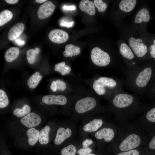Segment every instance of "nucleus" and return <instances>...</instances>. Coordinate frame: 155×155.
<instances>
[{
  "label": "nucleus",
  "mask_w": 155,
  "mask_h": 155,
  "mask_svg": "<svg viewBox=\"0 0 155 155\" xmlns=\"http://www.w3.org/2000/svg\"><path fill=\"white\" fill-rule=\"evenodd\" d=\"M121 70L125 77L126 86L137 94H142L151 79L152 68L137 67Z\"/></svg>",
  "instance_id": "nucleus-1"
},
{
  "label": "nucleus",
  "mask_w": 155,
  "mask_h": 155,
  "mask_svg": "<svg viewBox=\"0 0 155 155\" xmlns=\"http://www.w3.org/2000/svg\"><path fill=\"white\" fill-rule=\"evenodd\" d=\"M88 84L93 92L101 96L112 97L123 91V82L115 78L99 76L92 79Z\"/></svg>",
  "instance_id": "nucleus-2"
},
{
  "label": "nucleus",
  "mask_w": 155,
  "mask_h": 155,
  "mask_svg": "<svg viewBox=\"0 0 155 155\" xmlns=\"http://www.w3.org/2000/svg\"><path fill=\"white\" fill-rule=\"evenodd\" d=\"M92 93L88 91L87 95L82 97L76 102L74 106L75 111L83 114L93 109L96 106L97 101Z\"/></svg>",
  "instance_id": "nucleus-3"
},
{
  "label": "nucleus",
  "mask_w": 155,
  "mask_h": 155,
  "mask_svg": "<svg viewBox=\"0 0 155 155\" xmlns=\"http://www.w3.org/2000/svg\"><path fill=\"white\" fill-rule=\"evenodd\" d=\"M90 57L93 64L100 67L108 66L111 61L109 54L98 47H95L92 49Z\"/></svg>",
  "instance_id": "nucleus-4"
},
{
  "label": "nucleus",
  "mask_w": 155,
  "mask_h": 155,
  "mask_svg": "<svg viewBox=\"0 0 155 155\" xmlns=\"http://www.w3.org/2000/svg\"><path fill=\"white\" fill-rule=\"evenodd\" d=\"M135 96L125 92L124 91L117 93L112 97V103L116 108H126L133 103Z\"/></svg>",
  "instance_id": "nucleus-5"
},
{
  "label": "nucleus",
  "mask_w": 155,
  "mask_h": 155,
  "mask_svg": "<svg viewBox=\"0 0 155 155\" xmlns=\"http://www.w3.org/2000/svg\"><path fill=\"white\" fill-rule=\"evenodd\" d=\"M129 45L134 54L137 57L141 58L144 57L148 51L147 46L143 43L140 38L135 39L130 37L129 40Z\"/></svg>",
  "instance_id": "nucleus-6"
},
{
  "label": "nucleus",
  "mask_w": 155,
  "mask_h": 155,
  "mask_svg": "<svg viewBox=\"0 0 155 155\" xmlns=\"http://www.w3.org/2000/svg\"><path fill=\"white\" fill-rule=\"evenodd\" d=\"M140 142V138L138 135L135 134H130L121 142L119 148L122 151L131 150L138 147Z\"/></svg>",
  "instance_id": "nucleus-7"
},
{
  "label": "nucleus",
  "mask_w": 155,
  "mask_h": 155,
  "mask_svg": "<svg viewBox=\"0 0 155 155\" xmlns=\"http://www.w3.org/2000/svg\"><path fill=\"white\" fill-rule=\"evenodd\" d=\"M48 37L53 42L61 44L66 42L68 40L69 35L65 31L60 29H55L50 32Z\"/></svg>",
  "instance_id": "nucleus-8"
},
{
  "label": "nucleus",
  "mask_w": 155,
  "mask_h": 155,
  "mask_svg": "<svg viewBox=\"0 0 155 155\" xmlns=\"http://www.w3.org/2000/svg\"><path fill=\"white\" fill-rule=\"evenodd\" d=\"M55 6L51 1H47L41 5L37 12V16L40 19L48 18L54 11Z\"/></svg>",
  "instance_id": "nucleus-9"
},
{
  "label": "nucleus",
  "mask_w": 155,
  "mask_h": 155,
  "mask_svg": "<svg viewBox=\"0 0 155 155\" xmlns=\"http://www.w3.org/2000/svg\"><path fill=\"white\" fill-rule=\"evenodd\" d=\"M41 121L40 117L35 113H30L23 117L20 120L21 123L26 127L32 128L38 125Z\"/></svg>",
  "instance_id": "nucleus-10"
},
{
  "label": "nucleus",
  "mask_w": 155,
  "mask_h": 155,
  "mask_svg": "<svg viewBox=\"0 0 155 155\" xmlns=\"http://www.w3.org/2000/svg\"><path fill=\"white\" fill-rule=\"evenodd\" d=\"M42 101L44 103L48 105H65L67 102V99L63 95H49L44 96Z\"/></svg>",
  "instance_id": "nucleus-11"
},
{
  "label": "nucleus",
  "mask_w": 155,
  "mask_h": 155,
  "mask_svg": "<svg viewBox=\"0 0 155 155\" xmlns=\"http://www.w3.org/2000/svg\"><path fill=\"white\" fill-rule=\"evenodd\" d=\"M25 28L24 24L18 23L13 26L10 29L8 34V39L11 41L17 39L23 33Z\"/></svg>",
  "instance_id": "nucleus-12"
},
{
  "label": "nucleus",
  "mask_w": 155,
  "mask_h": 155,
  "mask_svg": "<svg viewBox=\"0 0 155 155\" xmlns=\"http://www.w3.org/2000/svg\"><path fill=\"white\" fill-rule=\"evenodd\" d=\"M71 134V130L69 128L66 129L62 127L59 128L54 140L55 143L57 145L60 144L69 137Z\"/></svg>",
  "instance_id": "nucleus-13"
},
{
  "label": "nucleus",
  "mask_w": 155,
  "mask_h": 155,
  "mask_svg": "<svg viewBox=\"0 0 155 155\" xmlns=\"http://www.w3.org/2000/svg\"><path fill=\"white\" fill-rule=\"evenodd\" d=\"M113 130L110 128H104L97 131L95 134V137L98 140L104 139L106 142L111 140L114 136Z\"/></svg>",
  "instance_id": "nucleus-14"
},
{
  "label": "nucleus",
  "mask_w": 155,
  "mask_h": 155,
  "mask_svg": "<svg viewBox=\"0 0 155 155\" xmlns=\"http://www.w3.org/2000/svg\"><path fill=\"white\" fill-rule=\"evenodd\" d=\"M95 6L94 2L89 0H82L79 5V8L82 11L90 16L95 14Z\"/></svg>",
  "instance_id": "nucleus-15"
},
{
  "label": "nucleus",
  "mask_w": 155,
  "mask_h": 155,
  "mask_svg": "<svg viewBox=\"0 0 155 155\" xmlns=\"http://www.w3.org/2000/svg\"><path fill=\"white\" fill-rule=\"evenodd\" d=\"M102 123L101 119H94L85 125L83 129L86 132H94L101 126Z\"/></svg>",
  "instance_id": "nucleus-16"
},
{
  "label": "nucleus",
  "mask_w": 155,
  "mask_h": 155,
  "mask_svg": "<svg viewBox=\"0 0 155 155\" xmlns=\"http://www.w3.org/2000/svg\"><path fill=\"white\" fill-rule=\"evenodd\" d=\"M81 53V49L78 46L71 44L65 46L63 55L66 57H71L78 55Z\"/></svg>",
  "instance_id": "nucleus-17"
},
{
  "label": "nucleus",
  "mask_w": 155,
  "mask_h": 155,
  "mask_svg": "<svg viewBox=\"0 0 155 155\" xmlns=\"http://www.w3.org/2000/svg\"><path fill=\"white\" fill-rule=\"evenodd\" d=\"M20 53V50L17 47H12L5 52L4 58L6 61L11 62L16 59Z\"/></svg>",
  "instance_id": "nucleus-18"
},
{
  "label": "nucleus",
  "mask_w": 155,
  "mask_h": 155,
  "mask_svg": "<svg viewBox=\"0 0 155 155\" xmlns=\"http://www.w3.org/2000/svg\"><path fill=\"white\" fill-rule=\"evenodd\" d=\"M26 134L28 136V144L31 146L34 145L38 140L40 132L34 128L29 129L26 131Z\"/></svg>",
  "instance_id": "nucleus-19"
},
{
  "label": "nucleus",
  "mask_w": 155,
  "mask_h": 155,
  "mask_svg": "<svg viewBox=\"0 0 155 155\" xmlns=\"http://www.w3.org/2000/svg\"><path fill=\"white\" fill-rule=\"evenodd\" d=\"M150 16L148 11L145 8L142 9L137 13L134 22L136 23L142 22H147L150 20Z\"/></svg>",
  "instance_id": "nucleus-20"
},
{
  "label": "nucleus",
  "mask_w": 155,
  "mask_h": 155,
  "mask_svg": "<svg viewBox=\"0 0 155 155\" xmlns=\"http://www.w3.org/2000/svg\"><path fill=\"white\" fill-rule=\"evenodd\" d=\"M54 70L59 73L62 75H70L72 71L70 66L66 65L65 61L56 64L55 65Z\"/></svg>",
  "instance_id": "nucleus-21"
},
{
  "label": "nucleus",
  "mask_w": 155,
  "mask_h": 155,
  "mask_svg": "<svg viewBox=\"0 0 155 155\" xmlns=\"http://www.w3.org/2000/svg\"><path fill=\"white\" fill-rule=\"evenodd\" d=\"M136 3L135 0H122L119 3V7L122 11L128 12L134 9Z\"/></svg>",
  "instance_id": "nucleus-22"
},
{
  "label": "nucleus",
  "mask_w": 155,
  "mask_h": 155,
  "mask_svg": "<svg viewBox=\"0 0 155 155\" xmlns=\"http://www.w3.org/2000/svg\"><path fill=\"white\" fill-rule=\"evenodd\" d=\"M119 51L123 57L128 59L132 60L135 57L134 54L130 48L125 43L121 44Z\"/></svg>",
  "instance_id": "nucleus-23"
},
{
  "label": "nucleus",
  "mask_w": 155,
  "mask_h": 155,
  "mask_svg": "<svg viewBox=\"0 0 155 155\" xmlns=\"http://www.w3.org/2000/svg\"><path fill=\"white\" fill-rule=\"evenodd\" d=\"M42 78V76L38 71L34 73L28 79L27 84L30 88H36Z\"/></svg>",
  "instance_id": "nucleus-24"
},
{
  "label": "nucleus",
  "mask_w": 155,
  "mask_h": 155,
  "mask_svg": "<svg viewBox=\"0 0 155 155\" xmlns=\"http://www.w3.org/2000/svg\"><path fill=\"white\" fill-rule=\"evenodd\" d=\"M50 127L46 125L42 128L40 132L38 141L41 144L46 145L49 141V133Z\"/></svg>",
  "instance_id": "nucleus-25"
},
{
  "label": "nucleus",
  "mask_w": 155,
  "mask_h": 155,
  "mask_svg": "<svg viewBox=\"0 0 155 155\" xmlns=\"http://www.w3.org/2000/svg\"><path fill=\"white\" fill-rule=\"evenodd\" d=\"M13 14L10 11L5 10L0 13V26H1L9 21L12 18Z\"/></svg>",
  "instance_id": "nucleus-26"
},
{
  "label": "nucleus",
  "mask_w": 155,
  "mask_h": 155,
  "mask_svg": "<svg viewBox=\"0 0 155 155\" xmlns=\"http://www.w3.org/2000/svg\"><path fill=\"white\" fill-rule=\"evenodd\" d=\"M31 110L30 106L28 105L25 104L21 109L16 108L13 111V113L14 115L16 116L17 117H21L30 113Z\"/></svg>",
  "instance_id": "nucleus-27"
},
{
  "label": "nucleus",
  "mask_w": 155,
  "mask_h": 155,
  "mask_svg": "<svg viewBox=\"0 0 155 155\" xmlns=\"http://www.w3.org/2000/svg\"><path fill=\"white\" fill-rule=\"evenodd\" d=\"M75 147L72 144H70L63 148L61 150L62 155H75L76 152Z\"/></svg>",
  "instance_id": "nucleus-28"
},
{
  "label": "nucleus",
  "mask_w": 155,
  "mask_h": 155,
  "mask_svg": "<svg viewBox=\"0 0 155 155\" xmlns=\"http://www.w3.org/2000/svg\"><path fill=\"white\" fill-rule=\"evenodd\" d=\"M9 103L8 97L5 92L2 89L0 90V108H3L7 107Z\"/></svg>",
  "instance_id": "nucleus-29"
},
{
  "label": "nucleus",
  "mask_w": 155,
  "mask_h": 155,
  "mask_svg": "<svg viewBox=\"0 0 155 155\" xmlns=\"http://www.w3.org/2000/svg\"><path fill=\"white\" fill-rule=\"evenodd\" d=\"M95 6L100 12L104 11L107 7V4L102 0H94Z\"/></svg>",
  "instance_id": "nucleus-30"
},
{
  "label": "nucleus",
  "mask_w": 155,
  "mask_h": 155,
  "mask_svg": "<svg viewBox=\"0 0 155 155\" xmlns=\"http://www.w3.org/2000/svg\"><path fill=\"white\" fill-rule=\"evenodd\" d=\"M36 55L34 49H30L27 51L26 58L29 63L32 64L34 63Z\"/></svg>",
  "instance_id": "nucleus-31"
},
{
  "label": "nucleus",
  "mask_w": 155,
  "mask_h": 155,
  "mask_svg": "<svg viewBox=\"0 0 155 155\" xmlns=\"http://www.w3.org/2000/svg\"><path fill=\"white\" fill-rule=\"evenodd\" d=\"M146 117L149 121L155 122V107L151 109L147 112Z\"/></svg>",
  "instance_id": "nucleus-32"
},
{
  "label": "nucleus",
  "mask_w": 155,
  "mask_h": 155,
  "mask_svg": "<svg viewBox=\"0 0 155 155\" xmlns=\"http://www.w3.org/2000/svg\"><path fill=\"white\" fill-rule=\"evenodd\" d=\"M92 149L89 148H82L79 149L77 151L78 155H88L92 152Z\"/></svg>",
  "instance_id": "nucleus-33"
},
{
  "label": "nucleus",
  "mask_w": 155,
  "mask_h": 155,
  "mask_svg": "<svg viewBox=\"0 0 155 155\" xmlns=\"http://www.w3.org/2000/svg\"><path fill=\"white\" fill-rule=\"evenodd\" d=\"M117 155H139V152L136 150H132L128 151L121 152Z\"/></svg>",
  "instance_id": "nucleus-34"
},
{
  "label": "nucleus",
  "mask_w": 155,
  "mask_h": 155,
  "mask_svg": "<svg viewBox=\"0 0 155 155\" xmlns=\"http://www.w3.org/2000/svg\"><path fill=\"white\" fill-rule=\"evenodd\" d=\"M93 141L90 139H87L84 140L82 143V145L84 148L88 147V146L92 144Z\"/></svg>",
  "instance_id": "nucleus-35"
},
{
  "label": "nucleus",
  "mask_w": 155,
  "mask_h": 155,
  "mask_svg": "<svg viewBox=\"0 0 155 155\" xmlns=\"http://www.w3.org/2000/svg\"><path fill=\"white\" fill-rule=\"evenodd\" d=\"M73 23V21L69 22H61L60 24V26H61L66 27L68 28L72 27Z\"/></svg>",
  "instance_id": "nucleus-36"
},
{
  "label": "nucleus",
  "mask_w": 155,
  "mask_h": 155,
  "mask_svg": "<svg viewBox=\"0 0 155 155\" xmlns=\"http://www.w3.org/2000/svg\"><path fill=\"white\" fill-rule=\"evenodd\" d=\"M150 54L152 57L155 59V45L153 44L150 47Z\"/></svg>",
  "instance_id": "nucleus-37"
},
{
  "label": "nucleus",
  "mask_w": 155,
  "mask_h": 155,
  "mask_svg": "<svg viewBox=\"0 0 155 155\" xmlns=\"http://www.w3.org/2000/svg\"><path fill=\"white\" fill-rule=\"evenodd\" d=\"M149 147L151 149L155 150V135L150 142Z\"/></svg>",
  "instance_id": "nucleus-38"
},
{
  "label": "nucleus",
  "mask_w": 155,
  "mask_h": 155,
  "mask_svg": "<svg viewBox=\"0 0 155 155\" xmlns=\"http://www.w3.org/2000/svg\"><path fill=\"white\" fill-rule=\"evenodd\" d=\"M50 88L52 91L54 92H57L56 84L55 80L53 81L51 84Z\"/></svg>",
  "instance_id": "nucleus-39"
},
{
  "label": "nucleus",
  "mask_w": 155,
  "mask_h": 155,
  "mask_svg": "<svg viewBox=\"0 0 155 155\" xmlns=\"http://www.w3.org/2000/svg\"><path fill=\"white\" fill-rule=\"evenodd\" d=\"M63 9L67 10H75L76 9V7L75 5H71L69 6L64 5L63 7Z\"/></svg>",
  "instance_id": "nucleus-40"
},
{
  "label": "nucleus",
  "mask_w": 155,
  "mask_h": 155,
  "mask_svg": "<svg viewBox=\"0 0 155 155\" xmlns=\"http://www.w3.org/2000/svg\"><path fill=\"white\" fill-rule=\"evenodd\" d=\"M14 40L15 43L18 45H23L25 43V42L24 40H21L17 38Z\"/></svg>",
  "instance_id": "nucleus-41"
},
{
  "label": "nucleus",
  "mask_w": 155,
  "mask_h": 155,
  "mask_svg": "<svg viewBox=\"0 0 155 155\" xmlns=\"http://www.w3.org/2000/svg\"><path fill=\"white\" fill-rule=\"evenodd\" d=\"M5 1L8 3L11 4H15L18 1V0H6Z\"/></svg>",
  "instance_id": "nucleus-42"
},
{
  "label": "nucleus",
  "mask_w": 155,
  "mask_h": 155,
  "mask_svg": "<svg viewBox=\"0 0 155 155\" xmlns=\"http://www.w3.org/2000/svg\"><path fill=\"white\" fill-rule=\"evenodd\" d=\"M46 0H36V1L38 3H41L45 2L47 1Z\"/></svg>",
  "instance_id": "nucleus-43"
},
{
  "label": "nucleus",
  "mask_w": 155,
  "mask_h": 155,
  "mask_svg": "<svg viewBox=\"0 0 155 155\" xmlns=\"http://www.w3.org/2000/svg\"><path fill=\"white\" fill-rule=\"evenodd\" d=\"M34 50L35 51V53L36 54H38L40 52L39 49L37 47Z\"/></svg>",
  "instance_id": "nucleus-44"
},
{
  "label": "nucleus",
  "mask_w": 155,
  "mask_h": 155,
  "mask_svg": "<svg viewBox=\"0 0 155 155\" xmlns=\"http://www.w3.org/2000/svg\"><path fill=\"white\" fill-rule=\"evenodd\" d=\"M88 155H96L93 153H90L88 154Z\"/></svg>",
  "instance_id": "nucleus-45"
},
{
  "label": "nucleus",
  "mask_w": 155,
  "mask_h": 155,
  "mask_svg": "<svg viewBox=\"0 0 155 155\" xmlns=\"http://www.w3.org/2000/svg\"><path fill=\"white\" fill-rule=\"evenodd\" d=\"M154 45H155V39L154 40L153 42V44Z\"/></svg>",
  "instance_id": "nucleus-46"
}]
</instances>
